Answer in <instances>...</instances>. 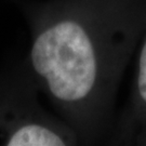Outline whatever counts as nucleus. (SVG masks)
I'll use <instances>...</instances> for the list:
<instances>
[{
	"mask_svg": "<svg viewBox=\"0 0 146 146\" xmlns=\"http://www.w3.org/2000/svg\"><path fill=\"white\" fill-rule=\"evenodd\" d=\"M27 64L80 145L110 141L119 86L146 28V0L26 3Z\"/></svg>",
	"mask_w": 146,
	"mask_h": 146,
	"instance_id": "obj_1",
	"label": "nucleus"
},
{
	"mask_svg": "<svg viewBox=\"0 0 146 146\" xmlns=\"http://www.w3.org/2000/svg\"><path fill=\"white\" fill-rule=\"evenodd\" d=\"M39 91L27 62L0 72V145H79L75 131L40 104Z\"/></svg>",
	"mask_w": 146,
	"mask_h": 146,
	"instance_id": "obj_2",
	"label": "nucleus"
},
{
	"mask_svg": "<svg viewBox=\"0 0 146 146\" xmlns=\"http://www.w3.org/2000/svg\"><path fill=\"white\" fill-rule=\"evenodd\" d=\"M139 48L129 104L115 127L111 142H131L137 132L146 128V28Z\"/></svg>",
	"mask_w": 146,
	"mask_h": 146,
	"instance_id": "obj_3",
	"label": "nucleus"
},
{
	"mask_svg": "<svg viewBox=\"0 0 146 146\" xmlns=\"http://www.w3.org/2000/svg\"><path fill=\"white\" fill-rule=\"evenodd\" d=\"M131 142L136 145H146V128L141 130L140 132H137L135 135L133 136Z\"/></svg>",
	"mask_w": 146,
	"mask_h": 146,
	"instance_id": "obj_4",
	"label": "nucleus"
}]
</instances>
